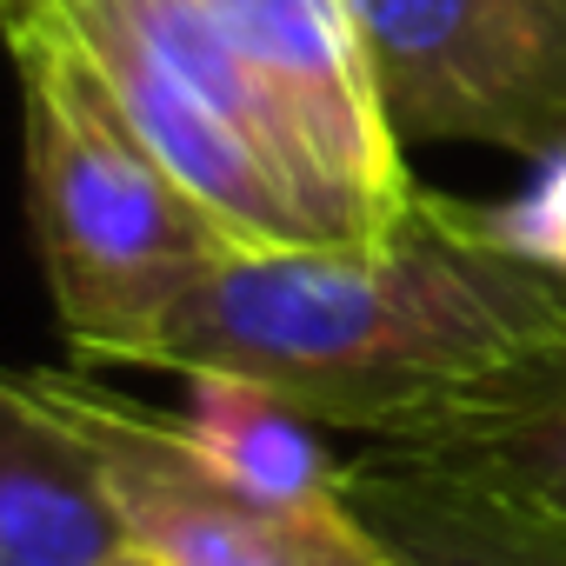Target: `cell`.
<instances>
[{"label":"cell","mask_w":566,"mask_h":566,"mask_svg":"<svg viewBox=\"0 0 566 566\" xmlns=\"http://www.w3.org/2000/svg\"><path fill=\"white\" fill-rule=\"evenodd\" d=\"M559 334L566 247L413 187L367 240L233 253L180 301L147 367L233 374L321 433L427 447Z\"/></svg>","instance_id":"obj_1"},{"label":"cell","mask_w":566,"mask_h":566,"mask_svg":"<svg viewBox=\"0 0 566 566\" xmlns=\"http://www.w3.org/2000/svg\"><path fill=\"white\" fill-rule=\"evenodd\" d=\"M28 94V207L61 340L81 367H147L180 301L240 247L127 134L61 28H8Z\"/></svg>","instance_id":"obj_2"},{"label":"cell","mask_w":566,"mask_h":566,"mask_svg":"<svg viewBox=\"0 0 566 566\" xmlns=\"http://www.w3.org/2000/svg\"><path fill=\"white\" fill-rule=\"evenodd\" d=\"M34 21L61 28L127 134L227 227L240 253L367 240L280 134L207 0H48Z\"/></svg>","instance_id":"obj_3"},{"label":"cell","mask_w":566,"mask_h":566,"mask_svg":"<svg viewBox=\"0 0 566 566\" xmlns=\"http://www.w3.org/2000/svg\"><path fill=\"white\" fill-rule=\"evenodd\" d=\"M407 140L566 160V0H347Z\"/></svg>","instance_id":"obj_4"},{"label":"cell","mask_w":566,"mask_h":566,"mask_svg":"<svg viewBox=\"0 0 566 566\" xmlns=\"http://www.w3.org/2000/svg\"><path fill=\"white\" fill-rule=\"evenodd\" d=\"M41 394L101 453L127 546L154 566H394L354 506L294 513L213 480L167 413L114 394L94 374H34Z\"/></svg>","instance_id":"obj_5"},{"label":"cell","mask_w":566,"mask_h":566,"mask_svg":"<svg viewBox=\"0 0 566 566\" xmlns=\"http://www.w3.org/2000/svg\"><path fill=\"white\" fill-rule=\"evenodd\" d=\"M207 8L233 34L280 134L294 140L327 200L360 233H380L413 200V174L400 160V134L380 107L347 0H207Z\"/></svg>","instance_id":"obj_6"},{"label":"cell","mask_w":566,"mask_h":566,"mask_svg":"<svg viewBox=\"0 0 566 566\" xmlns=\"http://www.w3.org/2000/svg\"><path fill=\"white\" fill-rule=\"evenodd\" d=\"M347 506L394 566H566V513L460 453L367 447L347 460Z\"/></svg>","instance_id":"obj_7"},{"label":"cell","mask_w":566,"mask_h":566,"mask_svg":"<svg viewBox=\"0 0 566 566\" xmlns=\"http://www.w3.org/2000/svg\"><path fill=\"white\" fill-rule=\"evenodd\" d=\"M120 553L134 546L101 453L34 374L0 367V566H114Z\"/></svg>","instance_id":"obj_8"},{"label":"cell","mask_w":566,"mask_h":566,"mask_svg":"<svg viewBox=\"0 0 566 566\" xmlns=\"http://www.w3.org/2000/svg\"><path fill=\"white\" fill-rule=\"evenodd\" d=\"M180 380H187V413L167 420L213 480L294 513L347 506V467L327 453L321 427L301 407L233 374H180Z\"/></svg>","instance_id":"obj_9"},{"label":"cell","mask_w":566,"mask_h":566,"mask_svg":"<svg viewBox=\"0 0 566 566\" xmlns=\"http://www.w3.org/2000/svg\"><path fill=\"white\" fill-rule=\"evenodd\" d=\"M407 453H460V460L500 467L506 480L533 486L566 513V334L526 354L513 374L473 394L427 447H407Z\"/></svg>","instance_id":"obj_10"},{"label":"cell","mask_w":566,"mask_h":566,"mask_svg":"<svg viewBox=\"0 0 566 566\" xmlns=\"http://www.w3.org/2000/svg\"><path fill=\"white\" fill-rule=\"evenodd\" d=\"M48 14V0H0V28H14V21H34Z\"/></svg>","instance_id":"obj_11"},{"label":"cell","mask_w":566,"mask_h":566,"mask_svg":"<svg viewBox=\"0 0 566 566\" xmlns=\"http://www.w3.org/2000/svg\"><path fill=\"white\" fill-rule=\"evenodd\" d=\"M114 566H154V559H147V553H120Z\"/></svg>","instance_id":"obj_12"}]
</instances>
